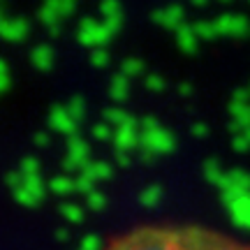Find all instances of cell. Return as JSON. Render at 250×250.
I'll return each instance as SVG.
<instances>
[{
    "instance_id": "obj_1",
    "label": "cell",
    "mask_w": 250,
    "mask_h": 250,
    "mask_svg": "<svg viewBox=\"0 0 250 250\" xmlns=\"http://www.w3.org/2000/svg\"><path fill=\"white\" fill-rule=\"evenodd\" d=\"M102 250H250V243L197 223H151L116 234Z\"/></svg>"
}]
</instances>
